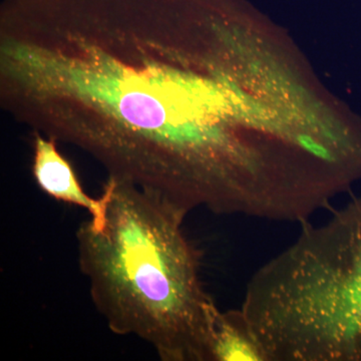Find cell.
I'll use <instances>...</instances> for the list:
<instances>
[{"label": "cell", "mask_w": 361, "mask_h": 361, "mask_svg": "<svg viewBox=\"0 0 361 361\" xmlns=\"http://www.w3.org/2000/svg\"><path fill=\"white\" fill-rule=\"evenodd\" d=\"M32 175L37 186L47 196L85 209L90 213L92 227L97 231L103 229L110 191L104 187L99 198L85 193L71 164L59 153L58 142L33 134Z\"/></svg>", "instance_id": "cell-4"}, {"label": "cell", "mask_w": 361, "mask_h": 361, "mask_svg": "<svg viewBox=\"0 0 361 361\" xmlns=\"http://www.w3.org/2000/svg\"><path fill=\"white\" fill-rule=\"evenodd\" d=\"M215 9L20 6L0 23V104L109 179L191 213L238 212L258 163Z\"/></svg>", "instance_id": "cell-1"}, {"label": "cell", "mask_w": 361, "mask_h": 361, "mask_svg": "<svg viewBox=\"0 0 361 361\" xmlns=\"http://www.w3.org/2000/svg\"><path fill=\"white\" fill-rule=\"evenodd\" d=\"M316 299L337 360L361 361V198L346 204Z\"/></svg>", "instance_id": "cell-3"}, {"label": "cell", "mask_w": 361, "mask_h": 361, "mask_svg": "<svg viewBox=\"0 0 361 361\" xmlns=\"http://www.w3.org/2000/svg\"><path fill=\"white\" fill-rule=\"evenodd\" d=\"M212 356L213 361H264L238 310L220 311L214 332Z\"/></svg>", "instance_id": "cell-5"}, {"label": "cell", "mask_w": 361, "mask_h": 361, "mask_svg": "<svg viewBox=\"0 0 361 361\" xmlns=\"http://www.w3.org/2000/svg\"><path fill=\"white\" fill-rule=\"evenodd\" d=\"M106 224L77 231L78 265L94 307L118 336H134L161 361H213L220 310L201 278V254L184 230L189 212L108 179Z\"/></svg>", "instance_id": "cell-2"}]
</instances>
